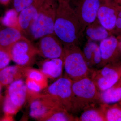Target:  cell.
<instances>
[{
	"instance_id": "1",
	"label": "cell",
	"mask_w": 121,
	"mask_h": 121,
	"mask_svg": "<svg viewBox=\"0 0 121 121\" xmlns=\"http://www.w3.org/2000/svg\"><path fill=\"white\" fill-rule=\"evenodd\" d=\"M58 1L54 33L64 48L78 45L83 33L78 16L70 3Z\"/></svg>"
},
{
	"instance_id": "2",
	"label": "cell",
	"mask_w": 121,
	"mask_h": 121,
	"mask_svg": "<svg viewBox=\"0 0 121 121\" xmlns=\"http://www.w3.org/2000/svg\"><path fill=\"white\" fill-rule=\"evenodd\" d=\"M101 104L99 91L91 78L72 82L71 112L76 113L90 106Z\"/></svg>"
},
{
	"instance_id": "3",
	"label": "cell",
	"mask_w": 121,
	"mask_h": 121,
	"mask_svg": "<svg viewBox=\"0 0 121 121\" xmlns=\"http://www.w3.org/2000/svg\"><path fill=\"white\" fill-rule=\"evenodd\" d=\"M58 5V0H44L37 18L31 24L26 36L31 41L54 34V25Z\"/></svg>"
},
{
	"instance_id": "4",
	"label": "cell",
	"mask_w": 121,
	"mask_h": 121,
	"mask_svg": "<svg viewBox=\"0 0 121 121\" xmlns=\"http://www.w3.org/2000/svg\"><path fill=\"white\" fill-rule=\"evenodd\" d=\"M64 49L65 75L72 82L88 76L91 71L78 45H72Z\"/></svg>"
},
{
	"instance_id": "5",
	"label": "cell",
	"mask_w": 121,
	"mask_h": 121,
	"mask_svg": "<svg viewBox=\"0 0 121 121\" xmlns=\"http://www.w3.org/2000/svg\"><path fill=\"white\" fill-rule=\"evenodd\" d=\"M72 81L64 75L44 89V93L50 95L60 108L71 112Z\"/></svg>"
},
{
	"instance_id": "6",
	"label": "cell",
	"mask_w": 121,
	"mask_h": 121,
	"mask_svg": "<svg viewBox=\"0 0 121 121\" xmlns=\"http://www.w3.org/2000/svg\"><path fill=\"white\" fill-rule=\"evenodd\" d=\"M121 78V62H117L94 70L91 78L99 92L110 88Z\"/></svg>"
},
{
	"instance_id": "7",
	"label": "cell",
	"mask_w": 121,
	"mask_h": 121,
	"mask_svg": "<svg viewBox=\"0 0 121 121\" xmlns=\"http://www.w3.org/2000/svg\"><path fill=\"white\" fill-rule=\"evenodd\" d=\"M9 52L12 60L17 65L23 66L30 67L38 55L35 45L25 36L14 44Z\"/></svg>"
},
{
	"instance_id": "8",
	"label": "cell",
	"mask_w": 121,
	"mask_h": 121,
	"mask_svg": "<svg viewBox=\"0 0 121 121\" xmlns=\"http://www.w3.org/2000/svg\"><path fill=\"white\" fill-rule=\"evenodd\" d=\"M28 93V101L30 104L29 115L35 120L43 121L54 109L61 108L47 94Z\"/></svg>"
},
{
	"instance_id": "9",
	"label": "cell",
	"mask_w": 121,
	"mask_h": 121,
	"mask_svg": "<svg viewBox=\"0 0 121 121\" xmlns=\"http://www.w3.org/2000/svg\"><path fill=\"white\" fill-rule=\"evenodd\" d=\"M35 46L38 51V55L44 58L64 59V47L55 33L40 38Z\"/></svg>"
},
{
	"instance_id": "10",
	"label": "cell",
	"mask_w": 121,
	"mask_h": 121,
	"mask_svg": "<svg viewBox=\"0 0 121 121\" xmlns=\"http://www.w3.org/2000/svg\"><path fill=\"white\" fill-rule=\"evenodd\" d=\"M121 9V6L117 0L102 1L97 18L102 26L110 33L114 29L118 13Z\"/></svg>"
},
{
	"instance_id": "11",
	"label": "cell",
	"mask_w": 121,
	"mask_h": 121,
	"mask_svg": "<svg viewBox=\"0 0 121 121\" xmlns=\"http://www.w3.org/2000/svg\"><path fill=\"white\" fill-rule=\"evenodd\" d=\"M101 2V0H78L74 10L80 21L83 33L87 26L97 19Z\"/></svg>"
},
{
	"instance_id": "12",
	"label": "cell",
	"mask_w": 121,
	"mask_h": 121,
	"mask_svg": "<svg viewBox=\"0 0 121 121\" xmlns=\"http://www.w3.org/2000/svg\"><path fill=\"white\" fill-rule=\"evenodd\" d=\"M99 45L101 56L99 67L118 62V58L121 52L117 38L114 35H110L100 41Z\"/></svg>"
},
{
	"instance_id": "13",
	"label": "cell",
	"mask_w": 121,
	"mask_h": 121,
	"mask_svg": "<svg viewBox=\"0 0 121 121\" xmlns=\"http://www.w3.org/2000/svg\"><path fill=\"white\" fill-rule=\"evenodd\" d=\"M44 0H35L31 5L21 11L18 16L19 25L24 35L33 22L37 18Z\"/></svg>"
},
{
	"instance_id": "14",
	"label": "cell",
	"mask_w": 121,
	"mask_h": 121,
	"mask_svg": "<svg viewBox=\"0 0 121 121\" xmlns=\"http://www.w3.org/2000/svg\"><path fill=\"white\" fill-rule=\"evenodd\" d=\"M6 95L20 109L28 101V91L25 82L22 79L16 80L8 86Z\"/></svg>"
},
{
	"instance_id": "15",
	"label": "cell",
	"mask_w": 121,
	"mask_h": 121,
	"mask_svg": "<svg viewBox=\"0 0 121 121\" xmlns=\"http://www.w3.org/2000/svg\"><path fill=\"white\" fill-rule=\"evenodd\" d=\"M30 67L17 65L0 69V83L2 86H8L16 80L26 78L27 71Z\"/></svg>"
},
{
	"instance_id": "16",
	"label": "cell",
	"mask_w": 121,
	"mask_h": 121,
	"mask_svg": "<svg viewBox=\"0 0 121 121\" xmlns=\"http://www.w3.org/2000/svg\"><path fill=\"white\" fill-rule=\"evenodd\" d=\"M64 68V59H45L41 63L40 71L48 79H56L62 77Z\"/></svg>"
},
{
	"instance_id": "17",
	"label": "cell",
	"mask_w": 121,
	"mask_h": 121,
	"mask_svg": "<svg viewBox=\"0 0 121 121\" xmlns=\"http://www.w3.org/2000/svg\"><path fill=\"white\" fill-rule=\"evenodd\" d=\"M25 36L20 30L6 27L0 30V48L8 51L15 43Z\"/></svg>"
},
{
	"instance_id": "18",
	"label": "cell",
	"mask_w": 121,
	"mask_h": 121,
	"mask_svg": "<svg viewBox=\"0 0 121 121\" xmlns=\"http://www.w3.org/2000/svg\"><path fill=\"white\" fill-rule=\"evenodd\" d=\"M88 66H99L101 60L99 45L95 41L89 40L82 51Z\"/></svg>"
},
{
	"instance_id": "19",
	"label": "cell",
	"mask_w": 121,
	"mask_h": 121,
	"mask_svg": "<svg viewBox=\"0 0 121 121\" xmlns=\"http://www.w3.org/2000/svg\"><path fill=\"white\" fill-rule=\"evenodd\" d=\"M84 33L89 40L94 41H101L110 35V32L102 26L97 18L87 26Z\"/></svg>"
},
{
	"instance_id": "20",
	"label": "cell",
	"mask_w": 121,
	"mask_h": 121,
	"mask_svg": "<svg viewBox=\"0 0 121 121\" xmlns=\"http://www.w3.org/2000/svg\"><path fill=\"white\" fill-rule=\"evenodd\" d=\"M102 104H113L121 101V78L108 89L99 92Z\"/></svg>"
},
{
	"instance_id": "21",
	"label": "cell",
	"mask_w": 121,
	"mask_h": 121,
	"mask_svg": "<svg viewBox=\"0 0 121 121\" xmlns=\"http://www.w3.org/2000/svg\"><path fill=\"white\" fill-rule=\"evenodd\" d=\"M78 121H105L101 104L90 106L86 108L79 118Z\"/></svg>"
},
{
	"instance_id": "22",
	"label": "cell",
	"mask_w": 121,
	"mask_h": 121,
	"mask_svg": "<svg viewBox=\"0 0 121 121\" xmlns=\"http://www.w3.org/2000/svg\"><path fill=\"white\" fill-rule=\"evenodd\" d=\"M105 121H121V106L119 102L101 104Z\"/></svg>"
},
{
	"instance_id": "23",
	"label": "cell",
	"mask_w": 121,
	"mask_h": 121,
	"mask_svg": "<svg viewBox=\"0 0 121 121\" xmlns=\"http://www.w3.org/2000/svg\"><path fill=\"white\" fill-rule=\"evenodd\" d=\"M78 121L70 112L61 108H57L52 111L43 121Z\"/></svg>"
},
{
	"instance_id": "24",
	"label": "cell",
	"mask_w": 121,
	"mask_h": 121,
	"mask_svg": "<svg viewBox=\"0 0 121 121\" xmlns=\"http://www.w3.org/2000/svg\"><path fill=\"white\" fill-rule=\"evenodd\" d=\"M19 14L14 9H9L1 19L2 24L6 27L15 28L21 30L18 20Z\"/></svg>"
},
{
	"instance_id": "25",
	"label": "cell",
	"mask_w": 121,
	"mask_h": 121,
	"mask_svg": "<svg viewBox=\"0 0 121 121\" xmlns=\"http://www.w3.org/2000/svg\"><path fill=\"white\" fill-rule=\"evenodd\" d=\"M26 78H30L39 83L43 90L48 86V79L40 70L30 67L27 71Z\"/></svg>"
},
{
	"instance_id": "26",
	"label": "cell",
	"mask_w": 121,
	"mask_h": 121,
	"mask_svg": "<svg viewBox=\"0 0 121 121\" xmlns=\"http://www.w3.org/2000/svg\"><path fill=\"white\" fill-rule=\"evenodd\" d=\"M20 109L11 101L9 96L6 95L3 103V110L5 116L13 117L16 114Z\"/></svg>"
},
{
	"instance_id": "27",
	"label": "cell",
	"mask_w": 121,
	"mask_h": 121,
	"mask_svg": "<svg viewBox=\"0 0 121 121\" xmlns=\"http://www.w3.org/2000/svg\"><path fill=\"white\" fill-rule=\"evenodd\" d=\"M35 0H11L13 9L19 13L21 11L31 5Z\"/></svg>"
},
{
	"instance_id": "28",
	"label": "cell",
	"mask_w": 121,
	"mask_h": 121,
	"mask_svg": "<svg viewBox=\"0 0 121 121\" xmlns=\"http://www.w3.org/2000/svg\"><path fill=\"white\" fill-rule=\"evenodd\" d=\"M26 86L28 90V93L30 94H38L43 90L42 87L39 83L30 78H26Z\"/></svg>"
},
{
	"instance_id": "29",
	"label": "cell",
	"mask_w": 121,
	"mask_h": 121,
	"mask_svg": "<svg viewBox=\"0 0 121 121\" xmlns=\"http://www.w3.org/2000/svg\"><path fill=\"white\" fill-rule=\"evenodd\" d=\"M11 60L8 51L0 48V69L7 66Z\"/></svg>"
},
{
	"instance_id": "30",
	"label": "cell",
	"mask_w": 121,
	"mask_h": 121,
	"mask_svg": "<svg viewBox=\"0 0 121 121\" xmlns=\"http://www.w3.org/2000/svg\"><path fill=\"white\" fill-rule=\"evenodd\" d=\"M11 0H0V4L4 5H8L11 4Z\"/></svg>"
},
{
	"instance_id": "31",
	"label": "cell",
	"mask_w": 121,
	"mask_h": 121,
	"mask_svg": "<svg viewBox=\"0 0 121 121\" xmlns=\"http://www.w3.org/2000/svg\"><path fill=\"white\" fill-rule=\"evenodd\" d=\"M117 38L118 39V41H119V49H120L121 52V35L119 36Z\"/></svg>"
},
{
	"instance_id": "32",
	"label": "cell",
	"mask_w": 121,
	"mask_h": 121,
	"mask_svg": "<svg viewBox=\"0 0 121 121\" xmlns=\"http://www.w3.org/2000/svg\"><path fill=\"white\" fill-rule=\"evenodd\" d=\"M58 1H65V2H68L69 3H70L73 0H58Z\"/></svg>"
},
{
	"instance_id": "33",
	"label": "cell",
	"mask_w": 121,
	"mask_h": 121,
	"mask_svg": "<svg viewBox=\"0 0 121 121\" xmlns=\"http://www.w3.org/2000/svg\"><path fill=\"white\" fill-rule=\"evenodd\" d=\"M3 97L1 95L0 96V106L1 105V102H2V100H3Z\"/></svg>"
},
{
	"instance_id": "34",
	"label": "cell",
	"mask_w": 121,
	"mask_h": 121,
	"mask_svg": "<svg viewBox=\"0 0 121 121\" xmlns=\"http://www.w3.org/2000/svg\"><path fill=\"white\" fill-rule=\"evenodd\" d=\"M2 86L1 84L0 83V96H1V89H2Z\"/></svg>"
},
{
	"instance_id": "35",
	"label": "cell",
	"mask_w": 121,
	"mask_h": 121,
	"mask_svg": "<svg viewBox=\"0 0 121 121\" xmlns=\"http://www.w3.org/2000/svg\"><path fill=\"white\" fill-rule=\"evenodd\" d=\"M118 2L119 3V4L121 6V0H117Z\"/></svg>"
},
{
	"instance_id": "36",
	"label": "cell",
	"mask_w": 121,
	"mask_h": 121,
	"mask_svg": "<svg viewBox=\"0 0 121 121\" xmlns=\"http://www.w3.org/2000/svg\"><path fill=\"white\" fill-rule=\"evenodd\" d=\"M119 104H120V105H121V101L119 102Z\"/></svg>"
},
{
	"instance_id": "37",
	"label": "cell",
	"mask_w": 121,
	"mask_h": 121,
	"mask_svg": "<svg viewBox=\"0 0 121 121\" xmlns=\"http://www.w3.org/2000/svg\"><path fill=\"white\" fill-rule=\"evenodd\" d=\"M101 0L102 1L104 0Z\"/></svg>"
}]
</instances>
